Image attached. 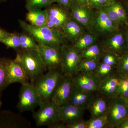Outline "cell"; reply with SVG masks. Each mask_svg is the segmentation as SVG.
I'll return each mask as SVG.
<instances>
[{"label":"cell","instance_id":"6da1fadb","mask_svg":"<svg viewBox=\"0 0 128 128\" xmlns=\"http://www.w3.org/2000/svg\"><path fill=\"white\" fill-rule=\"evenodd\" d=\"M19 25L24 32L32 35L38 45L60 48L68 44L62 33L48 27H36L22 20H18Z\"/></svg>","mask_w":128,"mask_h":128},{"label":"cell","instance_id":"e575fe53","mask_svg":"<svg viewBox=\"0 0 128 128\" xmlns=\"http://www.w3.org/2000/svg\"><path fill=\"white\" fill-rule=\"evenodd\" d=\"M119 57L112 53L103 52L101 62L115 67L118 64Z\"/></svg>","mask_w":128,"mask_h":128},{"label":"cell","instance_id":"681fc988","mask_svg":"<svg viewBox=\"0 0 128 128\" xmlns=\"http://www.w3.org/2000/svg\"></svg>","mask_w":128,"mask_h":128},{"label":"cell","instance_id":"4fadbf2b","mask_svg":"<svg viewBox=\"0 0 128 128\" xmlns=\"http://www.w3.org/2000/svg\"><path fill=\"white\" fill-rule=\"evenodd\" d=\"M73 89L72 78L63 74L50 100L60 106L68 103Z\"/></svg>","mask_w":128,"mask_h":128},{"label":"cell","instance_id":"8992f818","mask_svg":"<svg viewBox=\"0 0 128 128\" xmlns=\"http://www.w3.org/2000/svg\"><path fill=\"white\" fill-rule=\"evenodd\" d=\"M62 60L60 70L63 75L72 78L78 73V67L82 60L80 53L72 45H64L61 48Z\"/></svg>","mask_w":128,"mask_h":128},{"label":"cell","instance_id":"9c48e42d","mask_svg":"<svg viewBox=\"0 0 128 128\" xmlns=\"http://www.w3.org/2000/svg\"><path fill=\"white\" fill-rule=\"evenodd\" d=\"M107 114L110 128H116L128 116V107L125 99L118 96L110 98Z\"/></svg>","mask_w":128,"mask_h":128},{"label":"cell","instance_id":"30bf717a","mask_svg":"<svg viewBox=\"0 0 128 128\" xmlns=\"http://www.w3.org/2000/svg\"><path fill=\"white\" fill-rule=\"evenodd\" d=\"M73 87L85 92H98L101 82L96 72L78 73L72 78Z\"/></svg>","mask_w":128,"mask_h":128},{"label":"cell","instance_id":"277c9868","mask_svg":"<svg viewBox=\"0 0 128 128\" xmlns=\"http://www.w3.org/2000/svg\"><path fill=\"white\" fill-rule=\"evenodd\" d=\"M39 110L32 114L37 127L48 126L49 128L61 122L60 119V106L52 101L41 102Z\"/></svg>","mask_w":128,"mask_h":128},{"label":"cell","instance_id":"b9f144b4","mask_svg":"<svg viewBox=\"0 0 128 128\" xmlns=\"http://www.w3.org/2000/svg\"><path fill=\"white\" fill-rule=\"evenodd\" d=\"M126 11L128 20V0H120Z\"/></svg>","mask_w":128,"mask_h":128},{"label":"cell","instance_id":"44dd1931","mask_svg":"<svg viewBox=\"0 0 128 128\" xmlns=\"http://www.w3.org/2000/svg\"><path fill=\"white\" fill-rule=\"evenodd\" d=\"M28 11L26 18L29 24L36 27L46 26L48 22V13L46 9L31 10Z\"/></svg>","mask_w":128,"mask_h":128},{"label":"cell","instance_id":"484cf974","mask_svg":"<svg viewBox=\"0 0 128 128\" xmlns=\"http://www.w3.org/2000/svg\"><path fill=\"white\" fill-rule=\"evenodd\" d=\"M0 42L8 48L13 49L16 52L20 50V41L19 33H10L7 36L0 40Z\"/></svg>","mask_w":128,"mask_h":128},{"label":"cell","instance_id":"f907efd6","mask_svg":"<svg viewBox=\"0 0 128 128\" xmlns=\"http://www.w3.org/2000/svg\"></svg>","mask_w":128,"mask_h":128},{"label":"cell","instance_id":"ba28073f","mask_svg":"<svg viewBox=\"0 0 128 128\" xmlns=\"http://www.w3.org/2000/svg\"><path fill=\"white\" fill-rule=\"evenodd\" d=\"M48 13L46 26L62 33L64 25L72 18L70 9L58 4H52L45 8Z\"/></svg>","mask_w":128,"mask_h":128},{"label":"cell","instance_id":"ab89813d","mask_svg":"<svg viewBox=\"0 0 128 128\" xmlns=\"http://www.w3.org/2000/svg\"><path fill=\"white\" fill-rule=\"evenodd\" d=\"M117 128H128V118L124 120L116 127Z\"/></svg>","mask_w":128,"mask_h":128},{"label":"cell","instance_id":"f35d334b","mask_svg":"<svg viewBox=\"0 0 128 128\" xmlns=\"http://www.w3.org/2000/svg\"><path fill=\"white\" fill-rule=\"evenodd\" d=\"M53 4L56 3L66 8L67 9H70L73 0H52Z\"/></svg>","mask_w":128,"mask_h":128},{"label":"cell","instance_id":"2e32d148","mask_svg":"<svg viewBox=\"0 0 128 128\" xmlns=\"http://www.w3.org/2000/svg\"><path fill=\"white\" fill-rule=\"evenodd\" d=\"M85 109L68 103L60 106V119L65 124H70L82 119Z\"/></svg>","mask_w":128,"mask_h":128},{"label":"cell","instance_id":"e0dca14e","mask_svg":"<svg viewBox=\"0 0 128 128\" xmlns=\"http://www.w3.org/2000/svg\"><path fill=\"white\" fill-rule=\"evenodd\" d=\"M87 32L83 26L72 17L64 25L62 33L66 41L72 44Z\"/></svg>","mask_w":128,"mask_h":128},{"label":"cell","instance_id":"52a82bcc","mask_svg":"<svg viewBox=\"0 0 128 128\" xmlns=\"http://www.w3.org/2000/svg\"><path fill=\"white\" fill-rule=\"evenodd\" d=\"M41 101L34 84H22L17 108L21 112L32 111L40 106Z\"/></svg>","mask_w":128,"mask_h":128},{"label":"cell","instance_id":"cb8c5ba5","mask_svg":"<svg viewBox=\"0 0 128 128\" xmlns=\"http://www.w3.org/2000/svg\"><path fill=\"white\" fill-rule=\"evenodd\" d=\"M19 34L20 50L38 51L39 45L32 35L25 32Z\"/></svg>","mask_w":128,"mask_h":128},{"label":"cell","instance_id":"8d00e7d4","mask_svg":"<svg viewBox=\"0 0 128 128\" xmlns=\"http://www.w3.org/2000/svg\"><path fill=\"white\" fill-rule=\"evenodd\" d=\"M102 9L106 12L108 17L115 24L119 26L123 24L118 14L112 9L109 4Z\"/></svg>","mask_w":128,"mask_h":128},{"label":"cell","instance_id":"7c38bea8","mask_svg":"<svg viewBox=\"0 0 128 128\" xmlns=\"http://www.w3.org/2000/svg\"><path fill=\"white\" fill-rule=\"evenodd\" d=\"M72 17L90 32L95 11L87 4L81 5L73 1L70 9Z\"/></svg>","mask_w":128,"mask_h":128},{"label":"cell","instance_id":"f546056e","mask_svg":"<svg viewBox=\"0 0 128 128\" xmlns=\"http://www.w3.org/2000/svg\"><path fill=\"white\" fill-rule=\"evenodd\" d=\"M109 5L118 14L123 24L126 25L128 23V17L121 1L113 0Z\"/></svg>","mask_w":128,"mask_h":128},{"label":"cell","instance_id":"7bdbcfd3","mask_svg":"<svg viewBox=\"0 0 128 128\" xmlns=\"http://www.w3.org/2000/svg\"><path fill=\"white\" fill-rule=\"evenodd\" d=\"M88 0H73L76 3L81 5H84L87 4Z\"/></svg>","mask_w":128,"mask_h":128},{"label":"cell","instance_id":"f1b7e54d","mask_svg":"<svg viewBox=\"0 0 128 128\" xmlns=\"http://www.w3.org/2000/svg\"><path fill=\"white\" fill-rule=\"evenodd\" d=\"M110 128L107 113L96 118L90 119L87 121V128Z\"/></svg>","mask_w":128,"mask_h":128},{"label":"cell","instance_id":"83f0119b","mask_svg":"<svg viewBox=\"0 0 128 128\" xmlns=\"http://www.w3.org/2000/svg\"><path fill=\"white\" fill-rule=\"evenodd\" d=\"M26 3L28 11L41 10L53 4L52 0H26Z\"/></svg>","mask_w":128,"mask_h":128},{"label":"cell","instance_id":"60d3db41","mask_svg":"<svg viewBox=\"0 0 128 128\" xmlns=\"http://www.w3.org/2000/svg\"><path fill=\"white\" fill-rule=\"evenodd\" d=\"M11 33L9 32L6 30L2 29L0 27V40L2 39L5 37L7 36L10 34Z\"/></svg>","mask_w":128,"mask_h":128},{"label":"cell","instance_id":"4316f807","mask_svg":"<svg viewBox=\"0 0 128 128\" xmlns=\"http://www.w3.org/2000/svg\"><path fill=\"white\" fill-rule=\"evenodd\" d=\"M100 62L92 60L82 59L78 66V73L95 72Z\"/></svg>","mask_w":128,"mask_h":128},{"label":"cell","instance_id":"c3c4849f","mask_svg":"<svg viewBox=\"0 0 128 128\" xmlns=\"http://www.w3.org/2000/svg\"><path fill=\"white\" fill-rule=\"evenodd\" d=\"M7 0H0V2H2L5 1Z\"/></svg>","mask_w":128,"mask_h":128},{"label":"cell","instance_id":"ffe728a7","mask_svg":"<svg viewBox=\"0 0 128 128\" xmlns=\"http://www.w3.org/2000/svg\"><path fill=\"white\" fill-rule=\"evenodd\" d=\"M94 96V93L81 91L73 87L68 103L86 110Z\"/></svg>","mask_w":128,"mask_h":128},{"label":"cell","instance_id":"bcb514c9","mask_svg":"<svg viewBox=\"0 0 128 128\" xmlns=\"http://www.w3.org/2000/svg\"><path fill=\"white\" fill-rule=\"evenodd\" d=\"M125 100L126 104H127V106H128V97L127 98H126V99H125Z\"/></svg>","mask_w":128,"mask_h":128},{"label":"cell","instance_id":"7dc6e473","mask_svg":"<svg viewBox=\"0 0 128 128\" xmlns=\"http://www.w3.org/2000/svg\"><path fill=\"white\" fill-rule=\"evenodd\" d=\"M124 78V79H125L127 81V82H128V76H126V77H125V78Z\"/></svg>","mask_w":128,"mask_h":128},{"label":"cell","instance_id":"d4e9b609","mask_svg":"<svg viewBox=\"0 0 128 128\" xmlns=\"http://www.w3.org/2000/svg\"><path fill=\"white\" fill-rule=\"evenodd\" d=\"M115 68L116 73L121 78L128 76V50L119 57Z\"/></svg>","mask_w":128,"mask_h":128},{"label":"cell","instance_id":"5b68a950","mask_svg":"<svg viewBox=\"0 0 128 128\" xmlns=\"http://www.w3.org/2000/svg\"><path fill=\"white\" fill-rule=\"evenodd\" d=\"M105 36L100 43L103 52L112 53L119 57L128 50V41L125 30H120L119 28Z\"/></svg>","mask_w":128,"mask_h":128},{"label":"cell","instance_id":"7a4b0ae2","mask_svg":"<svg viewBox=\"0 0 128 128\" xmlns=\"http://www.w3.org/2000/svg\"><path fill=\"white\" fill-rule=\"evenodd\" d=\"M16 60L20 64L31 82H34L48 70L38 51L20 50Z\"/></svg>","mask_w":128,"mask_h":128},{"label":"cell","instance_id":"74e56055","mask_svg":"<svg viewBox=\"0 0 128 128\" xmlns=\"http://www.w3.org/2000/svg\"><path fill=\"white\" fill-rule=\"evenodd\" d=\"M66 128H87V121L83 119L66 125Z\"/></svg>","mask_w":128,"mask_h":128},{"label":"cell","instance_id":"3957f363","mask_svg":"<svg viewBox=\"0 0 128 128\" xmlns=\"http://www.w3.org/2000/svg\"><path fill=\"white\" fill-rule=\"evenodd\" d=\"M63 75L60 69L49 70L40 77L34 85L41 102L51 100L60 78Z\"/></svg>","mask_w":128,"mask_h":128},{"label":"cell","instance_id":"d590c367","mask_svg":"<svg viewBox=\"0 0 128 128\" xmlns=\"http://www.w3.org/2000/svg\"><path fill=\"white\" fill-rule=\"evenodd\" d=\"M113 0H88L87 4L93 10L102 9L110 4Z\"/></svg>","mask_w":128,"mask_h":128},{"label":"cell","instance_id":"603a6c76","mask_svg":"<svg viewBox=\"0 0 128 128\" xmlns=\"http://www.w3.org/2000/svg\"><path fill=\"white\" fill-rule=\"evenodd\" d=\"M103 53L100 44L97 42L80 53L82 59L92 60L101 62Z\"/></svg>","mask_w":128,"mask_h":128},{"label":"cell","instance_id":"7402d4cb","mask_svg":"<svg viewBox=\"0 0 128 128\" xmlns=\"http://www.w3.org/2000/svg\"><path fill=\"white\" fill-rule=\"evenodd\" d=\"M98 36L91 32H87L71 45L80 53L89 46L97 42Z\"/></svg>","mask_w":128,"mask_h":128},{"label":"cell","instance_id":"d6986e66","mask_svg":"<svg viewBox=\"0 0 128 128\" xmlns=\"http://www.w3.org/2000/svg\"><path fill=\"white\" fill-rule=\"evenodd\" d=\"M23 118L18 114L7 111H0V128H22Z\"/></svg>","mask_w":128,"mask_h":128},{"label":"cell","instance_id":"836d02e7","mask_svg":"<svg viewBox=\"0 0 128 128\" xmlns=\"http://www.w3.org/2000/svg\"><path fill=\"white\" fill-rule=\"evenodd\" d=\"M116 96L124 99L128 97V82L124 78H121L120 84L117 88Z\"/></svg>","mask_w":128,"mask_h":128},{"label":"cell","instance_id":"4dcf8cb0","mask_svg":"<svg viewBox=\"0 0 128 128\" xmlns=\"http://www.w3.org/2000/svg\"><path fill=\"white\" fill-rule=\"evenodd\" d=\"M121 78L116 73H114L113 72L101 80L99 89L102 88L118 87L120 83Z\"/></svg>","mask_w":128,"mask_h":128},{"label":"cell","instance_id":"f6af8a7d","mask_svg":"<svg viewBox=\"0 0 128 128\" xmlns=\"http://www.w3.org/2000/svg\"><path fill=\"white\" fill-rule=\"evenodd\" d=\"M1 92H0V111L2 105V94Z\"/></svg>","mask_w":128,"mask_h":128},{"label":"cell","instance_id":"ee69618b","mask_svg":"<svg viewBox=\"0 0 128 128\" xmlns=\"http://www.w3.org/2000/svg\"><path fill=\"white\" fill-rule=\"evenodd\" d=\"M125 32H126L127 38H128V23L126 25H125Z\"/></svg>","mask_w":128,"mask_h":128},{"label":"cell","instance_id":"9a60e30c","mask_svg":"<svg viewBox=\"0 0 128 128\" xmlns=\"http://www.w3.org/2000/svg\"><path fill=\"white\" fill-rule=\"evenodd\" d=\"M61 48L39 45L38 52L48 71L60 68L62 60Z\"/></svg>","mask_w":128,"mask_h":128},{"label":"cell","instance_id":"d6a6232c","mask_svg":"<svg viewBox=\"0 0 128 128\" xmlns=\"http://www.w3.org/2000/svg\"><path fill=\"white\" fill-rule=\"evenodd\" d=\"M5 58H0V92L8 86L5 64Z\"/></svg>","mask_w":128,"mask_h":128},{"label":"cell","instance_id":"ac0fdd59","mask_svg":"<svg viewBox=\"0 0 128 128\" xmlns=\"http://www.w3.org/2000/svg\"><path fill=\"white\" fill-rule=\"evenodd\" d=\"M99 94L94 96L88 108L91 119L100 117L107 113L110 98L100 93Z\"/></svg>","mask_w":128,"mask_h":128},{"label":"cell","instance_id":"8fae6325","mask_svg":"<svg viewBox=\"0 0 128 128\" xmlns=\"http://www.w3.org/2000/svg\"><path fill=\"white\" fill-rule=\"evenodd\" d=\"M90 32L98 35H105L117 30L119 26L114 23L102 9L96 10Z\"/></svg>","mask_w":128,"mask_h":128},{"label":"cell","instance_id":"5bb4252c","mask_svg":"<svg viewBox=\"0 0 128 128\" xmlns=\"http://www.w3.org/2000/svg\"><path fill=\"white\" fill-rule=\"evenodd\" d=\"M8 86L15 83H28L29 80L24 70L16 60L5 58Z\"/></svg>","mask_w":128,"mask_h":128},{"label":"cell","instance_id":"1f68e13d","mask_svg":"<svg viewBox=\"0 0 128 128\" xmlns=\"http://www.w3.org/2000/svg\"><path fill=\"white\" fill-rule=\"evenodd\" d=\"M114 68V66L100 62L95 72L102 80L113 72Z\"/></svg>","mask_w":128,"mask_h":128}]
</instances>
